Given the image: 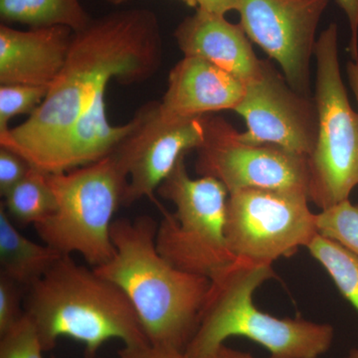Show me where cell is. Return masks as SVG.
<instances>
[{
    "instance_id": "1",
    "label": "cell",
    "mask_w": 358,
    "mask_h": 358,
    "mask_svg": "<svg viewBox=\"0 0 358 358\" xmlns=\"http://www.w3.org/2000/svg\"><path fill=\"white\" fill-rule=\"evenodd\" d=\"M157 15L129 9L91 20L74 32L67 59L43 102L25 122L0 134V147L51 173L58 155L96 94L112 80L124 85L150 79L162 61Z\"/></svg>"
},
{
    "instance_id": "2",
    "label": "cell",
    "mask_w": 358,
    "mask_h": 358,
    "mask_svg": "<svg viewBox=\"0 0 358 358\" xmlns=\"http://www.w3.org/2000/svg\"><path fill=\"white\" fill-rule=\"evenodd\" d=\"M157 225L148 215L115 219L110 229L114 256L93 268L124 292L150 343L185 352L211 280L179 270L160 255Z\"/></svg>"
},
{
    "instance_id": "3",
    "label": "cell",
    "mask_w": 358,
    "mask_h": 358,
    "mask_svg": "<svg viewBox=\"0 0 358 358\" xmlns=\"http://www.w3.org/2000/svg\"><path fill=\"white\" fill-rule=\"evenodd\" d=\"M25 292L24 313L45 352L62 338L83 345L86 358H95L113 339L124 346L150 343L124 292L94 268L75 262L72 256L61 257Z\"/></svg>"
},
{
    "instance_id": "4",
    "label": "cell",
    "mask_w": 358,
    "mask_h": 358,
    "mask_svg": "<svg viewBox=\"0 0 358 358\" xmlns=\"http://www.w3.org/2000/svg\"><path fill=\"white\" fill-rule=\"evenodd\" d=\"M277 277L273 266L235 260L211 279L196 331L186 345L187 358H204L233 336L251 339L270 358H320L333 345L329 324L278 317L254 303V294Z\"/></svg>"
},
{
    "instance_id": "5",
    "label": "cell",
    "mask_w": 358,
    "mask_h": 358,
    "mask_svg": "<svg viewBox=\"0 0 358 358\" xmlns=\"http://www.w3.org/2000/svg\"><path fill=\"white\" fill-rule=\"evenodd\" d=\"M48 174L56 209L35 224L44 244L62 256L83 257L93 268L115 254L110 238L114 216L124 206L128 176L114 154L64 173Z\"/></svg>"
},
{
    "instance_id": "6",
    "label": "cell",
    "mask_w": 358,
    "mask_h": 358,
    "mask_svg": "<svg viewBox=\"0 0 358 358\" xmlns=\"http://www.w3.org/2000/svg\"><path fill=\"white\" fill-rule=\"evenodd\" d=\"M157 192L174 206L173 213L160 209L162 219L155 237L166 261L211 280L236 260L225 233L229 192L220 181L209 176L192 178L183 157Z\"/></svg>"
},
{
    "instance_id": "7",
    "label": "cell",
    "mask_w": 358,
    "mask_h": 358,
    "mask_svg": "<svg viewBox=\"0 0 358 358\" xmlns=\"http://www.w3.org/2000/svg\"><path fill=\"white\" fill-rule=\"evenodd\" d=\"M317 136L308 157V199L322 210L350 199L358 185V112L341 76L338 29L331 23L315 43Z\"/></svg>"
},
{
    "instance_id": "8",
    "label": "cell",
    "mask_w": 358,
    "mask_h": 358,
    "mask_svg": "<svg viewBox=\"0 0 358 358\" xmlns=\"http://www.w3.org/2000/svg\"><path fill=\"white\" fill-rule=\"evenodd\" d=\"M307 193L249 188L230 193L226 213L228 248L236 260L271 265L293 257L319 233Z\"/></svg>"
},
{
    "instance_id": "9",
    "label": "cell",
    "mask_w": 358,
    "mask_h": 358,
    "mask_svg": "<svg viewBox=\"0 0 358 358\" xmlns=\"http://www.w3.org/2000/svg\"><path fill=\"white\" fill-rule=\"evenodd\" d=\"M205 138L196 150L200 176L220 181L228 192L249 188L293 190L308 195V157L275 145H252L221 117L204 115Z\"/></svg>"
},
{
    "instance_id": "10",
    "label": "cell",
    "mask_w": 358,
    "mask_h": 358,
    "mask_svg": "<svg viewBox=\"0 0 358 358\" xmlns=\"http://www.w3.org/2000/svg\"><path fill=\"white\" fill-rule=\"evenodd\" d=\"M131 120L133 129L112 152L128 176L124 206L148 199L162 209L155 193L180 159L201 147L204 115L179 119L164 114L159 102H150Z\"/></svg>"
},
{
    "instance_id": "11",
    "label": "cell",
    "mask_w": 358,
    "mask_h": 358,
    "mask_svg": "<svg viewBox=\"0 0 358 358\" xmlns=\"http://www.w3.org/2000/svg\"><path fill=\"white\" fill-rule=\"evenodd\" d=\"M329 0H240V26L281 67L289 86L310 96V61Z\"/></svg>"
},
{
    "instance_id": "12",
    "label": "cell",
    "mask_w": 358,
    "mask_h": 358,
    "mask_svg": "<svg viewBox=\"0 0 358 358\" xmlns=\"http://www.w3.org/2000/svg\"><path fill=\"white\" fill-rule=\"evenodd\" d=\"M234 112L246 122L247 131L239 133L243 143L312 155L317 136L315 100L294 91L268 61L263 60L260 76L246 85L243 100Z\"/></svg>"
},
{
    "instance_id": "13",
    "label": "cell",
    "mask_w": 358,
    "mask_h": 358,
    "mask_svg": "<svg viewBox=\"0 0 358 358\" xmlns=\"http://www.w3.org/2000/svg\"><path fill=\"white\" fill-rule=\"evenodd\" d=\"M74 31L64 26H0V85L49 87L60 74Z\"/></svg>"
},
{
    "instance_id": "14",
    "label": "cell",
    "mask_w": 358,
    "mask_h": 358,
    "mask_svg": "<svg viewBox=\"0 0 358 358\" xmlns=\"http://www.w3.org/2000/svg\"><path fill=\"white\" fill-rule=\"evenodd\" d=\"M246 85L208 61L185 56L169 75V85L159 108L179 119L203 117L213 112L236 109Z\"/></svg>"
},
{
    "instance_id": "15",
    "label": "cell",
    "mask_w": 358,
    "mask_h": 358,
    "mask_svg": "<svg viewBox=\"0 0 358 358\" xmlns=\"http://www.w3.org/2000/svg\"><path fill=\"white\" fill-rule=\"evenodd\" d=\"M174 36L185 56L204 59L245 85L262 72L263 60L257 57L246 33L224 15L196 8L178 25Z\"/></svg>"
},
{
    "instance_id": "16",
    "label": "cell",
    "mask_w": 358,
    "mask_h": 358,
    "mask_svg": "<svg viewBox=\"0 0 358 358\" xmlns=\"http://www.w3.org/2000/svg\"><path fill=\"white\" fill-rule=\"evenodd\" d=\"M59 252L24 236L0 204V266L1 274L26 289L40 279L61 258Z\"/></svg>"
},
{
    "instance_id": "17",
    "label": "cell",
    "mask_w": 358,
    "mask_h": 358,
    "mask_svg": "<svg viewBox=\"0 0 358 358\" xmlns=\"http://www.w3.org/2000/svg\"><path fill=\"white\" fill-rule=\"evenodd\" d=\"M0 17L6 23L31 28L64 26L76 32L89 24L80 0H0Z\"/></svg>"
},
{
    "instance_id": "18",
    "label": "cell",
    "mask_w": 358,
    "mask_h": 358,
    "mask_svg": "<svg viewBox=\"0 0 358 358\" xmlns=\"http://www.w3.org/2000/svg\"><path fill=\"white\" fill-rule=\"evenodd\" d=\"M1 204L16 225L34 226L41 222L56 209L48 174L32 166L27 176L3 197Z\"/></svg>"
},
{
    "instance_id": "19",
    "label": "cell",
    "mask_w": 358,
    "mask_h": 358,
    "mask_svg": "<svg viewBox=\"0 0 358 358\" xmlns=\"http://www.w3.org/2000/svg\"><path fill=\"white\" fill-rule=\"evenodd\" d=\"M308 251L326 270L341 296L358 313V257L334 240L317 233Z\"/></svg>"
},
{
    "instance_id": "20",
    "label": "cell",
    "mask_w": 358,
    "mask_h": 358,
    "mask_svg": "<svg viewBox=\"0 0 358 358\" xmlns=\"http://www.w3.org/2000/svg\"><path fill=\"white\" fill-rule=\"evenodd\" d=\"M319 234L334 240L358 257V203L350 199L317 214Z\"/></svg>"
},
{
    "instance_id": "21",
    "label": "cell",
    "mask_w": 358,
    "mask_h": 358,
    "mask_svg": "<svg viewBox=\"0 0 358 358\" xmlns=\"http://www.w3.org/2000/svg\"><path fill=\"white\" fill-rule=\"evenodd\" d=\"M49 87L0 85V134L10 129L9 122L20 115H31L43 102Z\"/></svg>"
},
{
    "instance_id": "22",
    "label": "cell",
    "mask_w": 358,
    "mask_h": 358,
    "mask_svg": "<svg viewBox=\"0 0 358 358\" xmlns=\"http://www.w3.org/2000/svg\"><path fill=\"white\" fill-rule=\"evenodd\" d=\"M44 352L38 333L25 313L0 336V358H44Z\"/></svg>"
},
{
    "instance_id": "23",
    "label": "cell",
    "mask_w": 358,
    "mask_h": 358,
    "mask_svg": "<svg viewBox=\"0 0 358 358\" xmlns=\"http://www.w3.org/2000/svg\"><path fill=\"white\" fill-rule=\"evenodd\" d=\"M22 287L0 273V336L6 334L22 317Z\"/></svg>"
},
{
    "instance_id": "24",
    "label": "cell",
    "mask_w": 358,
    "mask_h": 358,
    "mask_svg": "<svg viewBox=\"0 0 358 358\" xmlns=\"http://www.w3.org/2000/svg\"><path fill=\"white\" fill-rule=\"evenodd\" d=\"M31 164L13 150L0 147V194L6 196L31 169Z\"/></svg>"
},
{
    "instance_id": "25",
    "label": "cell",
    "mask_w": 358,
    "mask_h": 358,
    "mask_svg": "<svg viewBox=\"0 0 358 358\" xmlns=\"http://www.w3.org/2000/svg\"><path fill=\"white\" fill-rule=\"evenodd\" d=\"M119 358H187L185 352L169 346L145 345L124 346L117 352Z\"/></svg>"
},
{
    "instance_id": "26",
    "label": "cell",
    "mask_w": 358,
    "mask_h": 358,
    "mask_svg": "<svg viewBox=\"0 0 358 358\" xmlns=\"http://www.w3.org/2000/svg\"><path fill=\"white\" fill-rule=\"evenodd\" d=\"M343 9L350 28V52L353 61H358V0H336Z\"/></svg>"
},
{
    "instance_id": "27",
    "label": "cell",
    "mask_w": 358,
    "mask_h": 358,
    "mask_svg": "<svg viewBox=\"0 0 358 358\" xmlns=\"http://www.w3.org/2000/svg\"><path fill=\"white\" fill-rule=\"evenodd\" d=\"M197 8L208 13L224 15L231 10H237L240 0H196Z\"/></svg>"
},
{
    "instance_id": "28",
    "label": "cell",
    "mask_w": 358,
    "mask_h": 358,
    "mask_svg": "<svg viewBox=\"0 0 358 358\" xmlns=\"http://www.w3.org/2000/svg\"><path fill=\"white\" fill-rule=\"evenodd\" d=\"M204 358H257L248 352H241V350H234V348H228L226 345H222L216 348L213 352L207 355Z\"/></svg>"
},
{
    "instance_id": "29",
    "label": "cell",
    "mask_w": 358,
    "mask_h": 358,
    "mask_svg": "<svg viewBox=\"0 0 358 358\" xmlns=\"http://www.w3.org/2000/svg\"><path fill=\"white\" fill-rule=\"evenodd\" d=\"M348 82L358 103V61H350L346 65Z\"/></svg>"
},
{
    "instance_id": "30",
    "label": "cell",
    "mask_w": 358,
    "mask_h": 358,
    "mask_svg": "<svg viewBox=\"0 0 358 358\" xmlns=\"http://www.w3.org/2000/svg\"><path fill=\"white\" fill-rule=\"evenodd\" d=\"M345 358H358V350H350V353Z\"/></svg>"
},
{
    "instance_id": "31",
    "label": "cell",
    "mask_w": 358,
    "mask_h": 358,
    "mask_svg": "<svg viewBox=\"0 0 358 358\" xmlns=\"http://www.w3.org/2000/svg\"><path fill=\"white\" fill-rule=\"evenodd\" d=\"M181 1L185 2V3L187 4V6H189L192 7H196V8H197L196 0H181Z\"/></svg>"
},
{
    "instance_id": "32",
    "label": "cell",
    "mask_w": 358,
    "mask_h": 358,
    "mask_svg": "<svg viewBox=\"0 0 358 358\" xmlns=\"http://www.w3.org/2000/svg\"><path fill=\"white\" fill-rule=\"evenodd\" d=\"M106 1H109L110 3L114 4H121L124 3V2L128 1V0H106Z\"/></svg>"
},
{
    "instance_id": "33",
    "label": "cell",
    "mask_w": 358,
    "mask_h": 358,
    "mask_svg": "<svg viewBox=\"0 0 358 358\" xmlns=\"http://www.w3.org/2000/svg\"><path fill=\"white\" fill-rule=\"evenodd\" d=\"M53 358H55V357H53Z\"/></svg>"
}]
</instances>
